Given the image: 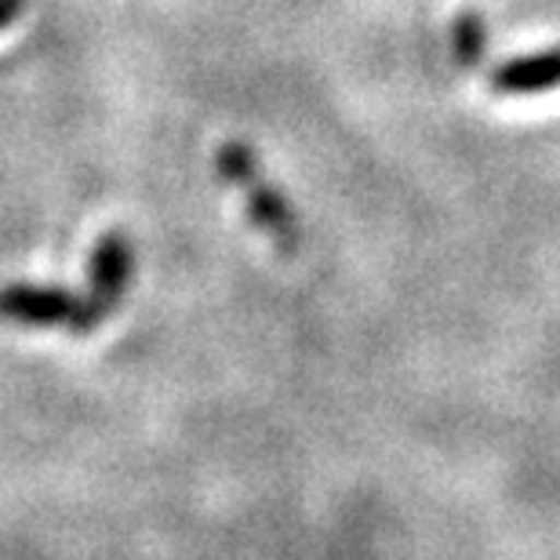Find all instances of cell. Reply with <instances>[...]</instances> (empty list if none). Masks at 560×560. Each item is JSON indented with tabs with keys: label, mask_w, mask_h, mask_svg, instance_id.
<instances>
[{
	"label": "cell",
	"mask_w": 560,
	"mask_h": 560,
	"mask_svg": "<svg viewBox=\"0 0 560 560\" xmlns=\"http://www.w3.org/2000/svg\"><path fill=\"white\" fill-rule=\"evenodd\" d=\"M215 167L226 183H233L244 194L252 222L277 244V252L295 255L302 244L299 215H295V208H291V200L280 194L277 186H270V178L262 175V164L252 145L237 139L222 142L215 153Z\"/></svg>",
	"instance_id": "1"
},
{
	"label": "cell",
	"mask_w": 560,
	"mask_h": 560,
	"mask_svg": "<svg viewBox=\"0 0 560 560\" xmlns=\"http://www.w3.org/2000/svg\"><path fill=\"white\" fill-rule=\"evenodd\" d=\"M136 277V248L125 230H106L98 237L92 262H88V295L81 306V320H77L73 335H92L109 313L120 306L125 291Z\"/></svg>",
	"instance_id": "2"
},
{
	"label": "cell",
	"mask_w": 560,
	"mask_h": 560,
	"mask_svg": "<svg viewBox=\"0 0 560 560\" xmlns=\"http://www.w3.org/2000/svg\"><path fill=\"white\" fill-rule=\"evenodd\" d=\"M81 306L84 299L73 295L70 288H48V284H8L0 288V317L15 320V324H30V328H55V324H66V328H77L81 320Z\"/></svg>",
	"instance_id": "3"
},
{
	"label": "cell",
	"mask_w": 560,
	"mask_h": 560,
	"mask_svg": "<svg viewBox=\"0 0 560 560\" xmlns=\"http://www.w3.org/2000/svg\"><path fill=\"white\" fill-rule=\"evenodd\" d=\"M491 88L499 95H539L550 92V88H560V48H546L495 66Z\"/></svg>",
	"instance_id": "4"
},
{
	"label": "cell",
	"mask_w": 560,
	"mask_h": 560,
	"mask_svg": "<svg viewBox=\"0 0 560 560\" xmlns=\"http://www.w3.org/2000/svg\"><path fill=\"white\" fill-rule=\"evenodd\" d=\"M452 51L455 62L474 70L488 51V22L477 8H463L452 22Z\"/></svg>",
	"instance_id": "5"
},
{
	"label": "cell",
	"mask_w": 560,
	"mask_h": 560,
	"mask_svg": "<svg viewBox=\"0 0 560 560\" xmlns=\"http://www.w3.org/2000/svg\"><path fill=\"white\" fill-rule=\"evenodd\" d=\"M22 4H26V0H0V30H8L11 22L22 15Z\"/></svg>",
	"instance_id": "6"
}]
</instances>
